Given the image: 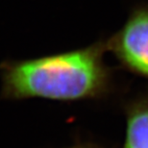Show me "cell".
Instances as JSON below:
<instances>
[{
	"label": "cell",
	"instance_id": "obj_1",
	"mask_svg": "<svg viewBox=\"0 0 148 148\" xmlns=\"http://www.w3.org/2000/svg\"><path fill=\"white\" fill-rule=\"evenodd\" d=\"M106 40L87 47L0 64L1 98H42L61 102L105 99L114 91V74L104 61Z\"/></svg>",
	"mask_w": 148,
	"mask_h": 148
},
{
	"label": "cell",
	"instance_id": "obj_2",
	"mask_svg": "<svg viewBox=\"0 0 148 148\" xmlns=\"http://www.w3.org/2000/svg\"><path fill=\"white\" fill-rule=\"evenodd\" d=\"M106 46L124 69L148 79V3L132 9L120 30L106 40Z\"/></svg>",
	"mask_w": 148,
	"mask_h": 148
},
{
	"label": "cell",
	"instance_id": "obj_3",
	"mask_svg": "<svg viewBox=\"0 0 148 148\" xmlns=\"http://www.w3.org/2000/svg\"><path fill=\"white\" fill-rule=\"evenodd\" d=\"M124 112L126 130L122 148H148V94L127 102Z\"/></svg>",
	"mask_w": 148,
	"mask_h": 148
},
{
	"label": "cell",
	"instance_id": "obj_4",
	"mask_svg": "<svg viewBox=\"0 0 148 148\" xmlns=\"http://www.w3.org/2000/svg\"><path fill=\"white\" fill-rule=\"evenodd\" d=\"M66 148H106V147L100 145L98 143H91V141H85V143H77L75 144H73L72 146Z\"/></svg>",
	"mask_w": 148,
	"mask_h": 148
}]
</instances>
